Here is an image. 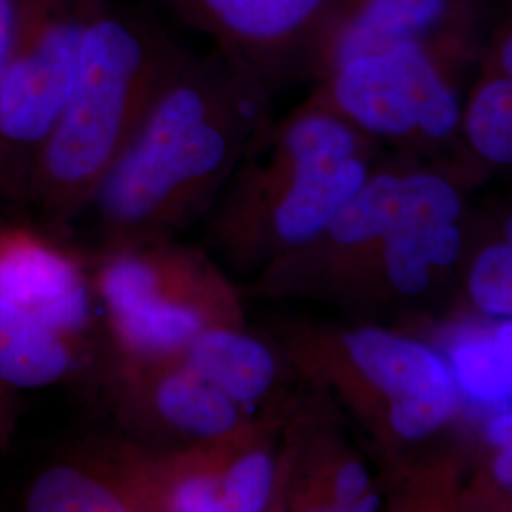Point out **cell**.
<instances>
[{
  "label": "cell",
  "instance_id": "6da1fadb",
  "mask_svg": "<svg viewBox=\"0 0 512 512\" xmlns=\"http://www.w3.org/2000/svg\"><path fill=\"white\" fill-rule=\"evenodd\" d=\"M272 99L219 50L190 52L84 211L105 245L171 238L207 217L274 122Z\"/></svg>",
  "mask_w": 512,
  "mask_h": 512
},
{
  "label": "cell",
  "instance_id": "7a4b0ae2",
  "mask_svg": "<svg viewBox=\"0 0 512 512\" xmlns=\"http://www.w3.org/2000/svg\"><path fill=\"white\" fill-rule=\"evenodd\" d=\"M190 55L118 0H92L71 95L38 154L25 203L63 232L90 205L165 84Z\"/></svg>",
  "mask_w": 512,
  "mask_h": 512
},
{
  "label": "cell",
  "instance_id": "3957f363",
  "mask_svg": "<svg viewBox=\"0 0 512 512\" xmlns=\"http://www.w3.org/2000/svg\"><path fill=\"white\" fill-rule=\"evenodd\" d=\"M380 158V145L308 99L239 164L209 213L213 247L241 272H264L317 238Z\"/></svg>",
  "mask_w": 512,
  "mask_h": 512
},
{
  "label": "cell",
  "instance_id": "277c9868",
  "mask_svg": "<svg viewBox=\"0 0 512 512\" xmlns=\"http://www.w3.org/2000/svg\"><path fill=\"white\" fill-rule=\"evenodd\" d=\"M283 344L293 365L395 463L444 435L463 412L442 353L412 336L374 325L294 327Z\"/></svg>",
  "mask_w": 512,
  "mask_h": 512
},
{
  "label": "cell",
  "instance_id": "5b68a950",
  "mask_svg": "<svg viewBox=\"0 0 512 512\" xmlns=\"http://www.w3.org/2000/svg\"><path fill=\"white\" fill-rule=\"evenodd\" d=\"M482 38L465 31L351 52L315 78L310 99L397 154L476 165L459 141V84L475 67Z\"/></svg>",
  "mask_w": 512,
  "mask_h": 512
},
{
  "label": "cell",
  "instance_id": "8992f818",
  "mask_svg": "<svg viewBox=\"0 0 512 512\" xmlns=\"http://www.w3.org/2000/svg\"><path fill=\"white\" fill-rule=\"evenodd\" d=\"M88 272L93 298L107 315L112 363L173 357L205 330L247 327L219 266L171 238L109 243Z\"/></svg>",
  "mask_w": 512,
  "mask_h": 512
},
{
  "label": "cell",
  "instance_id": "52a82bcc",
  "mask_svg": "<svg viewBox=\"0 0 512 512\" xmlns=\"http://www.w3.org/2000/svg\"><path fill=\"white\" fill-rule=\"evenodd\" d=\"M463 219L391 226L353 220L281 258L266 274V293L310 296L363 310L429 304L459 270Z\"/></svg>",
  "mask_w": 512,
  "mask_h": 512
},
{
  "label": "cell",
  "instance_id": "ba28073f",
  "mask_svg": "<svg viewBox=\"0 0 512 512\" xmlns=\"http://www.w3.org/2000/svg\"><path fill=\"white\" fill-rule=\"evenodd\" d=\"M92 0H16L0 78V194L25 203L38 154L73 90Z\"/></svg>",
  "mask_w": 512,
  "mask_h": 512
},
{
  "label": "cell",
  "instance_id": "9c48e42d",
  "mask_svg": "<svg viewBox=\"0 0 512 512\" xmlns=\"http://www.w3.org/2000/svg\"><path fill=\"white\" fill-rule=\"evenodd\" d=\"M272 92L315 80L338 0H158Z\"/></svg>",
  "mask_w": 512,
  "mask_h": 512
},
{
  "label": "cell",
  "instance_id": "30bf717a",
  "mask_svg": "<svg viewBox=\"0 0 512 512\" xmlns=\"http://www.w3.org/2000/svg\"><path fill=\"white\" fill-rule=\"evenodd\" d=\"M118 418L141 444L190 448L220 439L251 420L247 410L205 382L179 357L109 365Z\"/></svg>",
  "mask_w": 512,
  "mask_h": 512
},
{
  "label": "cell",
  "instance_id": "8fae6325",
  "mask_svg": "<svg viewBox=\"0 0 512 512\" xmlns=\"http://www.w3.org/2000/svg\"><path fill=\"white\" fill-rule=\"evenodd\" d=\"M281 412L251 418L211 442L177 448L169 471L175 512H260L275 509L281 448Z\"/></svg>",
  "mask_w": 512,
  "mask_h": 512
},
{
  "label": "cell",
  "instance_id": "7c38bea8",
  "mask_svg": "<svg viewBox=\"0 0 512 512\" xmlns=\"http://www.w3.org/2000/svg\"><path fill=\"white\" fill-rule=\"evenodd\" d=\"M0 300L90 340L95 298L88 262L46 230L0 219Z\"/></svg>",
  "mask_w": 512,
  "mask_h": 512
},
{
  "label": "cell",
  "instance_id": "4fadbf2b",
  "mask_svg": "<svg viewBox=\"0 0 512 512\" xmlns=\"http://www.w3.org/2000/svg\"><path fill=\"white\" fill-rule=\"evenodd\" d=\"M482 19L484 0H338L319 74L338 57L385 42L482 31Z\"/></svg>",
  "mask_w": 512,
  "mask_h": 512
},
{
  "label": "cell",
  "instance_id": "5bb4252c",
  "mask_svg": "<svg viewBox=\"0 0 512 512\" xmlns=\"http://www.w3.org/2000/svg\"><path fill=\"white\" fill-rule=\"evenodd\" d=\"M463 152L480 169L512 162V29L501 19L482 38L476 78L459 114Z\"/></svg>",
  "mask_w": 512,
  "mask_h": 512
},
{
  "label": "cell",
  "instance_id": "9a60e30c",
  "mask_svg": "<svg viewBox=\"0 0 512 512\" xmlns=\"http://www.w3.org/2000/svg\"><path fill=\"white\" fill-rule=\"evenodd\" d=\"M31 512H139L116 444L74 452L38 473L23 495Z\"/></svg>",
  "mask_w": 512,
  "mask_h": 512
},
{
  "label": "cell",
  "instance_id": "2e32d148",
  "mask_svg": "<svg viewBox=\"0 0 512 512\" xmlns=\"http://www.w3.org/2000/svg\"><path fill=\"white\" fill-rule=\"evenodd\" d=\"M175 357L243 410L272 399L281 382L275 349L247 327L205 330Z\"/></svg>",
  "mask_w": 512,
  "mask_h": 512
},
{
  "label": "cell",
  "instance_id": "e0dca14e",
  "mask_svg": "<svg viewBox=\"0 0 512 512\" xmlns=\"http://www.w3.org/2000/svg\"><path fill=\"white\" fill-rule=\"evenodd\" d=\"M88 342L0 300V387L42 389L65 382L86 363Z\"/></svg>",
  "mask_w": 512,
  "mask_h": 512
},
{
  "label": "cell",
  "instance_id": "ac0fdd59",
  "mask_svg": "<svg viewBox=\"0 0 512 512\" xmlns=\"http://www.w3.org/2000/svg\"><path fill=\"white\" fill-rule=\"evenodd\" d=\"M511 319L459 325L442 357L463 401L484 410L511 404Z\"/></svg>",
  "mask_w": 512,
  "mask_h": 512
},
{
  "label": "cell",
  "instance_id": "d6986e66",
  "mask_svg": "<svg viewBox=\"0 0 512 512\" xmlns=\"http://www.w3.org/2000/svg\"><path fill=\"white\" fill-rule=\"evenodd\" d=\"M465 291L471 306L486 319H511V232L486 239L476 247L465 270Z\"/></svg>",
  "mask_w": 512,
  "mask_h": 512
},
{
  "label": "cell",
  "instance_id": "ffe728a7",
  "mask_svg": "<svg viewBox=\"0 0 512 512\" xmlns=\"http://www.w3.org/2000/svg\"><path fill=\"white\" fill-rule=\"evenodd\" d=\"M16 23V0H0V78L10 52V42Z\"/></svg>",
  "mask_w": 512,
  "mask_h": 512
},
{
  "label": "cell",
  "instance_id": "44dd1931",
  "mask_svg": "<svg viewBox=\"0 0 512 512\" xmlns=\"http://www.w3.org/2000/svg\"><path fill=\"white\" fill-rule=\"evenodd\" d=\"M4 391L6 389L0 387V450L8 444L12 427H14V423H12V410L4 401Z\"/></svg>",
  "mask_w": 512,
  "mask_h": 512
}]
</instances>
